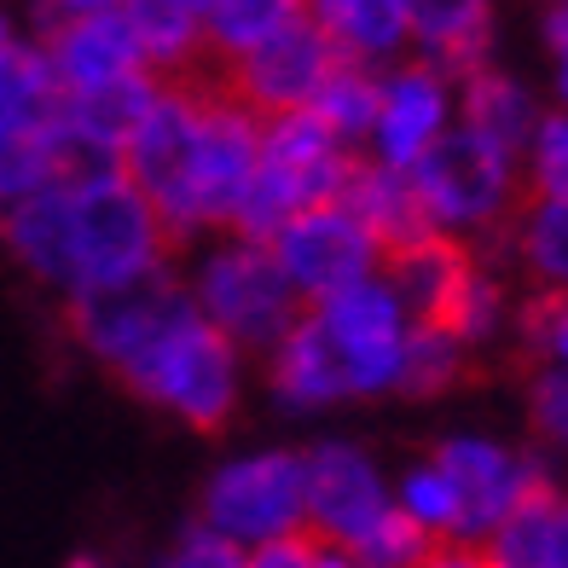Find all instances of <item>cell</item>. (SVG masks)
I'll use <instances>...</instances> for the list:
<instances>
[{
  "label": "cell",
  "instance_id": "6da1fadb",
  "mask_svg": "<svg viewBox=\"0 0 568 568\" xmlns=\"http://www.w3.org/2000/svg\"><path fill=\"white\" fill-rule=\"evenodd\" d=\"M0 250L23 278L64 302L93 284L163 267L180 244L163 226L158 203L122 174V163H82L0 210Z\"/></svg>",
  "mask_w": 568,
  "mask_h": 568
},
{
  "label": "cell",
  "instance_id": "7a4b0ae2",
  "mask_svg": "<svg viewBox=\"0 0 568 568\" xmlns=\"http://www.w3.org/2000/svg\"><path fill=\"white\" fill-rule=\"evenodd\" d=\"M116 383L140 406L163 412V418L186 424L197 435H215L244 406L250 354L226 331H215L197 307H180L128 366H116Z\"/></svg>",
  "mask_w": 568,
  "mask_h": 568
},
{
  "label": "cell",
  "instance_id": "3957f363",
  "mask_svg": "<svg viewBox=\"0 0 568 568\" xmlns=\"http://www.w3.org/2000/svg\"><path fill=\"white\" fill-rule=\"evenodd\" d=\"M192 255L180 262V278H186V296L203 320L215 331H226L232 343L244 354H267L284 325L302 314V296L296 284L284 278L278 255L267 239H255V232H210V239L186 244Z\"/></svg>",
  "mask_w": 568,
  "mask_h": 568
},
{
  "label": "cell",
  "instance_id": "277c9868",
  "mask_svg": "<svg viewBox=\"0 0 568 568\" xmlns=\"http://www.w3.org/2000/svg\"><path fill=\"white\" fill-rule=\"evenodd\" d=\"M255 163H262V116L221 75H210L197 99V134L186 151V169H180L174 197L163 203V226L174 232L180 250L239 221Z\"/></svg>",
  "mask_w": 568,
  "mask_h": 568
},
{
  "label": "cell",
  "instance_id": "5b68a950",
  "mask_svg": "<svg viewBox=\"0 0 568 568\" xmlns=\"http://www.w3.org/2000/svg\"><path fill=\"white\" fill-rule=\"evenodd\" d=\"M412 186L424 203V226L447 232V239L487 250L505 232V221L516 215L528 180H523V158L494 140L470 134L464 122H453L418 163H412Z\"/></svg>",
  "mask_w": 568,
  "mask_h": 568
},
{
  "label": "cell",
  "instance_id": "8992f818",
  "mask_svg": "<svg viewBox=\"0 0 568 568\" xmlns=\"http://www.w3.org/2000/svg\"><path fill=\"white\" fill-rule=\"evenodd\" d=\"M354 158L359 151H348L307 105L262 116V163H255V180H250L244 210H239L232 226L267 239L284 215H296V210H307V203H320V197H337Z\"/></svg>",
  "mask_w": 568,
  "mask_h": 568
},
{
  "label": "cell",
  "instance_id": "52a82bcc",
  "mask_svg": "<svg viewBox=\"0 0 568 568\" xmlns=\"http://www.w3.org/2000/svg\"><path fill=\"white\" fill-rule=\"evenodd\" d=\"M197 516L244 546V557L291 528H307L302 447H250L221 458L197 487Z\"/></svg>",
  "mask_w": 568,
  "mask_h": 568
},
{
  "label": "cell",
  "instance_id": "ba28073f",
  "mask_svg": "<svg viewBox=\"0 0 568 568\" xmlns=\"http://www.w3.org/2000/svg\"><path fill=\"white\" fill-rule=\"evenodd\" d=\"M429 458L442 464V470L453 476V487H458V557H476V546L516 505H528L534 494L557 487L546 453L499 442V435H476V429L435 442Z\"/></svg>",
  "mask_w": 568,
  "mask_h": 568
},
{
  "label": "cell",
  "instance_id": "9c48e42d",
  "mask_svg": "<svg viewBox=\"0 0 568 568\" xmlns=\"http://www.w3.org/2000/svg\"><path fill=\"white\" fill-rule=\"evenodd\" d=\"M180 307H192L186 278H180V262H163V267H145L134 278L93 284V291L64 296V331L93 366H105L116 377V366H128Z\"/></svg>",
  "mask_w": 568,
  "mask_h": 568
},
{
  "label": "cell",
  "instance_id": "30bf717a",
  "mask_svg": "<svg viewBox=\"0 0 568 568\" xmlns=\"http://www.w3.org/2000/svg\"><path fill=\"white\" fill-rule=\"evenodd\" d=\"M302 499L307 528L348 557L395 510V476L377 464L372 447L348 442V435H325V442L302 447Z\"/></svg>",
  "mask_w": 568,
  "mask_h": 568
},
{
  "label": "cell",
  "instance_id": "8fae6325",
  "mask_svg": "<svg viewBox=\"0 0 568 568\" xmlns=\"http://www.w3.org/2000/svg\"><path fill=\"white\" fill-rule=\"evenodd\" d=\"M267 244H273L278 267H284V278L296 284L302 302H320V296L343 291V284L383 267L377 232L359 221L343 197H320V203H307V210L284 215L267 232Z\"/></svg>",
  "mask_w": 568,
  "mask_h": 568
},
{
  "label": "cell",
  "instance_id": "7c38bea8",
  "mask_svg": "<svg viewBox=\"0 0 568 568\" xmlns=\"http://www.w3.org/2000/svg\"><path fill=\"white\" fill-rule=\"evenodd\" d=\"M314 307V320L331 331V343H337V354L348 359V377H354V395L359 400H383L395 395V372H400V343H406V302L395 296L389 273H366L343 284V291H331Z\"/></svg>",
  "mask_w": 568,
  "mask_h": 568
},
{
  "label": "cell",
  "instance_id": "4fadbf2b",
  "mask_svg": "<svg viewBox=\"0 0 568 568\" xmlns=\"http://www.w3.org/2000/svg\"><path fill=\"white\" fill-rule=\"evenodd\" d=\"M453 122H458V82L424 53H400L395 64L377 70V111L359 158L412 169Z\"/></svg>",
  "mask_w": 568,
  "mask_h": 568
},
{
  "label": "cell",
  "instance_id": "5bb4252c",
  "mask_svg": "<svg viewBox=\"0 0 568 568\" xmlns=\"http://www.w3.org/2000/svg\"><path fill=\"white\" fill-rule=\"evenodd\" d=\"M331 64H337V47H331V36L302 12L296 23H284V30L267 36L262 47H250V53H239L232 64H221L215 75L255 116H278V111L314 105V93L331 75Z\"/></svg>",
  "mask_w": 568,
  "mask_h": 568
},
{
  "label": "cell",
  "instance_id": "9a60e30c",
  "mask_svg": "<svg viewBox=\"0 0 568 568\" xmlns=\"http://www.w3.org/2000/svg\"><path fill=\"white\" fill-rule=\"evenodd\" d=\"M47 64H53V82L59 93H82V88H99V82H116L128 70H151L134 30H128L122 7H105V12H70V18H47V23H30Z\"/></svg>",
  "mask_w": 568,
  "mask_h": 568
},
{
  "label": "cell",
  "instance_id": "2e32d148",
  "mask_svg": "<svg viewBox=\"0 0 568 568\" xmlns=\"http://www.w3.org/2000/svg\"><path fill=\"white\" fill-rule=\"evenodd\" d=\"M481 255L516 278V291H568V197L523 192L516 215Z\"/></svg>",
  "mask_w": 568,
  "mask_h": 568
},
{
  "label": "cell",
  "instance_id": "e0dca14e",
  "mask_svg": "<svg viewBox=\"0 0 568 568\" xmlns=\"http://www.w3.org/2000/svg\"><path fill=\"white\" fill-rule=\"evenodd\" d=\"M412 53L442 64L453 82L499 59V0H406Z\"/></svg>",
  "mask_w": 568,
  "mask_h": 568
},
{
  "label": "cell",
  "instance_id": "ac0fdd59",
  "mask_svg": "<svg viewBox=\"0 0 568 568\" xmlns=\"http://www.w3.org/2000/svg\"><path fill=\"white\" fill-rule=\"evenodd\" d=\"M158 88H163L158 70H128V75H116V82L64 93L59 116H64L70 145L82 151V163H116L122 140L134 134V122L145 116L151 99H158Z\"/></svg>",
  "mask_w": 568,
  "mask_h": 568
},
{
  "label": "cell",
  "instance_id": "d6986e66",
  "mask_svg": "<svg viewBox=\"0 0 568 568\" xmlns=\"http://www.w3.org/2000/svg\"><path fill=\"white\" fill-rule=\"evenodd\" d=\"M546 105H551V99L539 93L528 75L505 70L499 59L481 64V70H470V75L458 82V122L470 128V134L516 151V158L528 151V140H534L539 116H546Z\"/></svg>",
  "mask_w": 568,
  "mask_h": 568
},
{
  "label": "cell",
  "instance_id": "ffe728a7",
  "mask_svg": "<svg viewBox=\"0 0 568 568\" xmlns=\"http://www.w3.org/2000/svg\"><path fill=\"white\" fill-rule=\"evenodd\" d=\"M470 267H476V250L447 239V232H418V239L383 250V273H389L412 320H442L458 296V284L470 278Z\"/></svg>",
  "mask_w": 568,
  "mask_h": 568
},
{
  "label": "cell",
  "instance_id": "44dd1931",
  "mask_svg": "<svg viewBox=\"0 0 568 568\" xmlns=\"http://www.w3.org/2000/svg\"><path fill=\"white\" fill-rule=\"evenodd\" d=\"M82 169V151L70 145L64 116H0V210L41 186H53L59 174Z\"/></svg>",
  "mask_w": 568,
  "mask_h": 568
},
{
  "label": "cell",
  "instance_id": "7402d4cb",
  "mask_svg": "<svg viewBox=\"0 0 568 568\" xmlns=\"http://www.w3.org/2000/svg\"><path fill=\"white\" fill-rule=\"evenodd\" d=\"M307 18L331 36L337 59L383 70V64H395L400 53H412L406 0H307Z\"/></svg>",
  "mask_w": 568,
  "mask_h": 568
},
{
  "label": "cell",
  "instance_id": "603a6c76",
  "mask_svg": "<svg viewBox=\"0 0 568 568\" xmlns=\"http://www.w3.org/2000/svg\"><path fill=\"white\" fill-rule=\"evenodd\" d=\"M348 210L377 232L383 250H395L406 239H418L424 226V203H418V186H412V169H389V163H372V158H354L343 192H337Z\"/></svg>",
  "mask_w": 568,
  "mask_h": 568
},
{
  "label": "cell",
  "instance_id": "cb8c5ba5",
  "mask_svg": "<svg viewBox=\"0 0 568 568\" xmlns=\"http://www.w3.org/2000/svg\"><path fill=\"white\" fill-rule=\"evenodd\" d=\"M122 18L158 75H197L210 64V53H203V12L192 0H122Z\"/></svg>",
  "mask_w": 568,
  "mask_h": 568
},
{
  "label": "cell",
  "instance_id": "d4e9b609",
  "mask_svg": "<svg viewBox=\"0 0 568 568\" xmlns=\"http://www.w3.org/2000/svg\"><path fill=\"white\" fill-rule=\"evenodd\" d=\"M516 302H523L516 278L476 250V267H470V278L458 284V296L442 314V325H453L470 354H487V348H499V343L516 337Z\"/></svg>",
  "mask_w": 568,
  "mask_h": 568
},
{
  "label": "cell",
  "instance_id": "484cf974",
  "mask_svg": "<svg viewBox=\"0 0 568 568\" xmlns=\"http://www.w3.org/2000/svg\"><path fill=\"white\" fill-rule=\"evenodd\" d=\"M470 348L453 325L442 320H412L406 343H400V372H395V395L406 400H442L470 377Z\"/></svg>",
  "mask_w": 568,
  "mask_h": 568
},
{
  "label": "cell",
  "instance_id": "4316f807",
  "mask_svg": "<svg viewBox=\"0 0 568 568\" xmlns=\"http://www.w3.org/2000/svg\"><path fill=\"white\" fill-rule=\"evenodd\" d=\"M302 12H307V0H203V53H210V70L262 47Z\"/></svg>",
  "mask_w": 568,
  "mask_h": 568
},
{
  "label": "cell",
  "instance_id": "83f0119b",
  "mask_svg": "<svg viewBox=\"0 0 568 568\" xmlns=\"http://www.w3.org/2000/svg\"><path fill=\"white\" fill-rule=\"evenodd\" d=\"M395 510L435 539V551L458 557V487L429 453L412 458L406 470L395 476Z\"/></svg>",
  "mask_w": 568,
  "mask_h": 568
},
{
  "label": "cell",
  "instance_id": "f1b7e54d",
  "mask_svg": "<svg viewBox=\"0 0 568 568\" xmlns=\"http://www.w3.org/2000/svg\"><path fill=\"white\" fill-rule=\"evenodd\" d=\"M307 111H314L348 151H359L366 145V128H372V111H377V70L354 64V59H337Z\"/></svg>",
  "mask_w": 568,
  "mask_h": 568
},
{
  "label": "cell",
  "instance_id": "f546056e",
  "mask_svg": "<svg viewBox=\"0 0 568 568\" xmlns=\"http://www.w3.org/2000/svg\"><path fill=\"white\" fill-rule=\"evenodd\" d=\"M516 343L546 366H568V291H523L516 302Z\"/></svg>",
  "mask_w": 568,
  "mask_h": 568
},
{
  "label": "cell",
  "instance_id": "4dcf8cb0",
  "mask_svg": "<svg viewBox=\"0 0 568 568\" xmlns=\"http://www.w3.org/2000/svg\"><path fill=\"white\" fill-rule=\"evenodd\" d=\"M435 557H442V551H435V539H429L418 523H406L400 510H389V516H383V523L348 551L354 568H424V562H435Z\"/></svg>",
  "mask_w": 568,
  "mask_h": 568
},
{
  "label": "cell",
  "instance_id": "1f68e13d",
  "mask_svg": "<svg viewBox=\"0 0 568 568\" xmlns=\"http://www.w3.org/2000/svg\"><path fill=\"white\" fill-rule=\"evenodd\" d=\"M523 406H528L534 442L546 453H568V366H546V359H534Z\"/></svg>",
  "mask_w": 568,
  "mask_h": 568
},
{
  "label": "cell",
  "instance_id": "d6a6232c",
  "mask_svg": "<svg viewBox=\"0 0 568 568\" xmlns=\"http://www.w3.org/2000/svg\"><path fill=\"white\" fill-rule=\"evenodd\" d=\"M523 180H528V192H562L568 197V111L546 105V116H539L534 140L523 151Z\"/></svg>",
  "mask_w": 568,
  "mask_h": 568
},
{
  "label": "cell",
  "instance_id": "836d02e7",
  "mask_svg": "<svg viewBox=\"0 0 568 568\" xmlns=\"http://www.w3.org/2000/svg\"><path fill=\"white\" fill-rule=\"evenodd\" d=\"M163 562L169 568H244V546L192 510V523H180V534L169 539Z\"/></svg>",
  "mask_w": 568,
  "mask_h": 568
},
{
  "label": "cell",
  "instance_id": "e575fe53",
  "mask_svg": "<svg viewBox=\"0 0 568 568\" xmlns=\"http://www.w3.org/2000/svg\"><path fill=\"white\" fill-rule=\"evenodd\" d=\"M539 47H546V99L568 111V0H539Z\"/></svg>",
  "mask_w": 568,
  "mask_h": 568
},
{
  "label": "cell",
  "instance_id": "d590c367",
  "mask_svg": "<svg viewBox=\"0 0 568 568\" xmlns=\"http://www.w3.org/2000/svg\"><path fill=\"white\" fill-rule=\"evenodd\" d=\"M551 568H568V487H551Z\"/></svg>",
  "mask_w": 568,
  "mask_h": 568
},
{
  "label": "cell",
  "instance_id": "8d00e7d4",
  "mask_svg": "<svg viewBox=\"0 0 568 568\" xmlns=\"http://www.w3.org/2000/svg\"><path fill=\"white\" fill-rule=\"evenodd\" d=\"M105 7H122V0H30V23L70 18V12H105Z\"/></svg>",
  "mask_w": 568,
  "mask_h": 568
},
{
  "label": "cell",
  "instance_id": "74e56055",
  "mask_svg": "<svg viewBox=\"0 0 568 568\" xmlns=\"http://www.w3.org/2000/svg\"><path fill=\"white\" fill-rule=\"evenodd\" d=\"M23 36H30V23H23L12 7H7V0H0V70H7V59L18 53V41Z\"/></svg>",
  "mask_w": 568,
  "mask_h": 568
},
{
  "label": "cell",
  "instance_id": "f35d334b",
  "mask_svg": "<svg viewBox=\"0 0 568 568\" xmlns=\"http://www.w3.org/2000/svg\"><path fill=\"white\" fill-rule=\"evenodd\" d=\"M192 7H197V12H203V0H192Z\"/></svg>",
  "mask_w": 568,
  "mask_h": 568
}]
</instances>
